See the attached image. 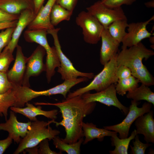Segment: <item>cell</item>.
Returning a JSON list of instances; mask_svg holds the SVG:
<instances>
[{
    "label": "cell",
    "mask_w": 154,
    "mask_h": 154,
    "mask_svg": "<svg viewBox=\"0 0 154 154\" xmlns=\"http://www.w3.org/2000/svg\"><path fill=\"white\" fill-rule=\"evenodd\" d=\"M36 105H51L56 106L60 109L62 118L58 122L54 121L56 127H63L66 132L65 142L73 143L83 137L82 124L84 118L91 114L96 106V102L87 103L82 97L79 95L70 98H66L56 103L36 102Z\"/></svg>",
    "instance_id": "1"
},
{
    "label": "cell",
    "mask_w": 154,
    "mask_h": 154,
    "mask_svg": "<svg viewBox=\"0 0 154 154\" xmlns=\"http://www.w3.org/2000/svg\"><path fill=\"white\" fill-rule=\"evenodd\" d=\"M54 121L52 119L47 122L37 119L32 121L26 135L21 139L13 154H19L27 148L37 146L45 139L50 140L58 136L60 131L52 129L50 126V124L54 123Z\"/></svg>",
    "instance_id": "2"
},
{
    "label": "cell",
    "mask_w": 154,
    "mask_h": 154,
    "mask_svg": "<svg viewBox=\"0 0 154 154\" xmlns=\"http://www.w3.org/2000/svg\"><path fill=\"white\" fill-rule=\"evenodd\" d=\"M88 80L86 78L80 77L74 80H64L62 83L53 88L40 91L34 90L28 87L18 86L16 89L17 105L19 107H24L26 103L41 96H49L60 94L66 98L67 94L71 88L81 82L87 81Z\"/></svg>",
    "instance_id": "3"
},
{
    "label": "cell",
    "mask_w": 154,
    "mask_h": 154,
    "mask_svg": "<svg viewBox=\"0 0 154 154\" xmlns=\"http://www.w3.org/2000/svg\"><path fill=\"white\" fill-rule=\"evenodd\" d=\"M117 55L104 66L102 70L94 76V79L89 84L69 92L66 98L82 95L93 90L96 92H100L106 89L112 84H116L118 80L116 74Z\"/></svg>",
    "instance_id": "4"
},
{
    "label": "cell",
    "mask_w": 154,
    "mask_h": 154,
    "mask_svg": "<svg viewBox=\"0 0 154 154\" xmlns=\"http://www.w3.org/2000/svg\"><path fill=\"white\" fill-rule=\"evenodd\" d=\"M60 28L47 30L48 34L50 35L53 39L54 46L59 59L60 66L58 68L57 72L61 75L62 80H73L78 77H85L88 79L93 78L95 76L93 73L81 72L76 70L70 60L62 52L59 42L58 33Z\"/></svg>",
    "instance_id": "5"
},
{
    "label": "cell",
    "mask_w": 154,
    "mask_h": 154,
    "mask_svg": "<svg viewBox=\"0 0 154 154\" xmlns=\"http://www.w3.org/2000/svg\"><path fill=\"white\" fill-rule=\"evenodd\" d=\"M154 54L153 51L147 48L141 42L130 47L122 49L116 57L117 65H122L132 70L139 68L144 64L142 60H147Z\"/></svg>",
    "instance_id": "6"
},
{
    "label": "cell",
    "mask_w": 154,
    "mask_h": 154,
    "mask_svg": "<svg viewBox=\"0 0 154 154\" xmlns=\"http://www.w3.org/2000/svg\"><path fill=\"white\" fill-rule=\"evenodd\" d=\"M139 104L138 102L131 100L129 111L122 121L116 125L104 126V128L118 133L120 138L128 137L132 124L138 117L150 111L152 107V104L147 102L144 103L140 108L138 107Z\"/></svg>",
    "instance_id": "7"
},
{
    "label": "cell",
    "mask_w": 154,
    "mask_h": 154,
    "mask_svg": "<svg viewBox=\"0 0 154 154\" xmlns=\"http://www.w3.org/2000/svg\"><path fill=\"white\" fill-rule=\"evenodd\" d=\"M76 22L82 28L83 38L86 42L96 44L101 39L104 27L87 11L80 12L76 18Z\"/></svg>",
    "instance_id": "8"
},
{
    "label": "cell",
    "mask_w": 154,
    "mask_h": 154,
    "mask_svg": "<svg viewBox=\"0 0 154 154\" xmlns=\"http://www.w3.org/2000/svg\"><path fill=\"white\" fill-rule=\"evenodd\" d=\"M86 9L105 28H107L114 21L127 19L121 7H110L103 4L100 0L96 2Z\"/></svg>",
    "instance_id": "9"
},
{
    "label": "cell",
    "mask_w": 154,
    "mask_h": 154,
    "mask_svg": "<svg viewBox=\"0 0 154 154\" xmlns=\"http://www.w3.org/2000/svg\"><path fill=\"white\" fill-rule=\"evenodd\" d=\"M116 84H113L106 89L94 93L89 92L82 95L87 103L98 102L108 106H113L118 108L125 115L129 111V107L124 106L119 101L116 95Z\"/></svg>",
    "instance_id": "10"
},
{
    "label": "cell",
    "mask_w": 154,
    "mask_h": 154,
    "mask_svg": "<svg viewBox=\"0 0 154 154\" xmlns=\"http://www.w3.org/2000/svg\"><path fill=\"white\" fill-rule=\"evenodd\" d=\"M154 19V16L145 21L128 24L127 32L123 39L122 49L136 45L145 38H149L152 34L147 29L148 25Z\"/></svg>",
    "instance_id": "11"
},
{
    "label": "cell",
    "mask_w": 154,
    "mask_h": 154,
    "mask_svg": "<svg viewBox=\"0 0 154 154\" xmlns=\"http://www.w3.org/2000/svg\"><path fill=\"white\" fill-rule=\"evenodd\" d=\"M46 53L45 49L39 45L31 55L27 58L22 86L29 87L30 78L37 76L46 71V64L43 62V58Z\"/></svg>",
    "instance_id": "12"
},
{
    "label": "cell",
    "mask_w": 154,
    "mask_h": 154,
    "mask_svg": "<svg viewBox=\"0 0 154 154\" xmlns=\"http://www.w3.org/2000/svg\"><path fill=\"white\" fill-rule=\"evenodd\" d=\"M15 113L11 110L10 112L9 119L5 122L0 123V130L7 132L8 136L15 143L19 144L21 139L26 135L32 121H19Z\"/></svg>",
    "instance_id": "13"
},
{
    "label": "cell",
    "mask_w": 154,
    "mask_h": 154,
    "mask_svg": "<svg viewBox=\"0 0 154 154\" xmlns=\"http://www.w3.org/2000/svg\"><path fill=\"white\" fill-rule=\"evenodd\" d=\"M47 30L44 29H27L24 34L25 40L29 42H35L42 46L45 50L46 54V62L51 63L54 62L57 55L54 46L51 47L47 38Z\"/></svg>",
    "instance_id": "14"
},
{
    "label": "cell",
    "mask_w": 154,
    "mask_h": 154,
    "mask_svg": "<svg viewBox=\"0 0 154 154\" xmlns=\"http://www.w3.org/2000/svg\"><path fill=\"white\" fill-rule=\"evenodd\" d=\"M16 56L12 68L7 72L9 81L13 86H22L25 73L27 58L24 55L21 47L18 45Z\"/></svg>",
    "instance_id": "15"
},
{
    "label": "cell",
    "mask_w": 154,
    "mask_h": 154,
    "mask_svg": "<svg viewBox=\"0 0 154 154\" xmlns=\"http://www.w3.org/2000/svg\"><path fill=\"white\" fill-rule=\"evenodd\" d=\"M101 39L100 62L104 66L117 55L120 43L110 35L107 28H104Z\"/></svg>",
    "instance_id": "16"
},
{
    "label": "cell",
    "mask_w": 154,
    "mask_h": 154,
    "mask_svg": "<svg viewBox=\"0 0 154 154\" xmlns=\"http://www.w3.org/2000/svg\"><path fill=\"white\" fill-rule=\"evenodd\" d=\"M36 15L33 9H26L21 12L15 27L11 40L5 48L13 52L15 48L18 45L19 39L23 32L34 19Z\"/></svg>",
    "instance_id": "17"
},
{
    "label": "cell",
    "mask_w": 154,
    "mask_h": 154,
    "mask_svg": "<svg viewBox=\"0 0 154 154\" xmlns=\"http://www.w3.org/2000/svg\"><path fill=\"white\" fill-rule=\"evenodd\" d=\"M56 0H48L45 5L41 7L34 19L27 26V29L47 30L54 28L51 23L50 16L51 10Z\"/></svg>",
    "instance_id": "18"
},
{
    "label": "cell",
    "mask_w": 154,
    "mask_h": 154,
    "mask_svg": "<svg viewBox=\"0 0 154 154\" xmlns=\"http://www.w3.org/2000/svg\"><path fill=\"white\" fill-rule=\"evenodd\" d=\"M153 112H149L138 117L135 121L137 134H142L147 143H154V119Z\"/></svg>",
    "instance_id": "19"
},
{
    "label": "cell",
    "mask_w": 154,
    "mask_h": 154,
    "mask_svg": "<svg viewBox=\"0 0 154 154\" xmlns=\"http://www.w3.org/2000/svg\"><path fill=\"white\" fill-rule=\"evenodd\" d=\"M25 107H11L10 108L15 113L21 114L28 118L31 121H35L37 119V116L42 115L48 118L55 120L57 118L58 111L54 109L49 111H45L42 109L40 105L36 107L29 102L26 103Z\"/></svg>",
    "instance_id": "20"
},
{
    "label": "cell",
    "mask_w": 154,
    "mask_h": 154,
    "mask_svg": "<svg viewBox=\"0 0 154 154\" xmlns=\"http://www.w3.org/2000/svg\"><path fill=\"white\" fill-rule=\"evenodd\" d=\"M84 140L83 144L85 145L94 139L97 138L100 141H102L106 136L111 137L113 135L117 133L115 131L109 130L105 128H100L92 123L83 122L82 124Z\"/></svg>",
    "instance_id": "21"
},
{
    "label": "cell",
    "mask_w": 154,
    "mask_h": 154,
    "mask_svg": "<svg viewBox=\"0 0 154 154\" xmlns=\"http://www.w3.org/2000/svg\"><path fill=\"white\" fill-rule=\"evenodd\" d=\"M34 9L32 0H0V9L13 15H19L23 11Z\"/></svg>",
    "instance_id": "22"
},
{
    "label": "cell",
    "mask_w": 154,
    "mask_h": 154,
    "mask_svg": "<svg viewBox=\"0 0 154 154\" xmlns=\"http://www.w3.org/2000/svg\"><path fill=\"white\" fill-rule=\"evenodd\" d=\"M117 133L113 135L111 140L112 146H115V149L109 151L110 154H127L128 150L130 143L134 139L137 134L135 129L131 133L130 136L126 138L121 139L117 136Z\"/></svg>",
    "instance_id": "23"
},
{
    "label": "cell",
    "mask_w": 154,
    "mask_h": 154,
    "mask_svg": "<svg viewBox=\"0 0 154 154\" xmlns=\"http://www.w3.org/2000/svg\"><path fill=\"white\" fill-rule=\"evenodd\" d=\"M126 96L127 98L136 101L145 100L154 104V92L149 86L142 84L133 90L128 92Z\"/></svg>",
    "instance_id": "24"
},
{
    "label": "cell",
    "mask_w": 154,
    "mask_h": 154,
    "mask_svg": "<svg viewBox=\"0 0 154 154\" xmlns=\"http://www.w3.org/2000/svg\"><path fill=\"white\" fill-rule=\"evenodd\" d=\"M17 100L16 92L13 87L7 92L0 94V116H3L6 121L8 109L14 106Z\"/></svg>",
    "instance_id": "25"
},
{
    "label": "cell",
    "mask_w": 154,
    "mask_h": 154,
    "mask_svg": "<svg viewBox=\"0 0 154 154\" xmlns=\"http://www.w3.org/2000/svg\"><path fill=\"white\" fill-rule=\"evenodd\" d=\"M52 140L53 145L59 150L60 152H65L68 154H80V147L84 140L82 137L75 143H68L65 142L58 136L55 137Z\"/></svg>",
    "instance_id": "26"
},
{
    "label": "cell",
    "mask_w": 154,
    "mask_h": 154,
    "mask_svg": "<svg viewBox=\"0 0 154 154\" xmlns=\"http://www.w3.org/2000/svg\"><path fill=\"white\" fill-rule=\"evenodd\" d=\"M127 19L119 20L113 22L107 28L110 35L120 43L125 35L128 27Z\"/></svg>",
    "instance_id": "27"
},
{
    "label": "cell",
    "mask_w": 154,
    "mask_h": 154,
    "mask_svg": "<svg viewBox=\"0 0 154 154\" xmlns=\"http://www.w3.org/2000/svg\"><path fill=\"white\" fill-rule=\"evenodd\" d=\"M72 13L56 3L50 14L51 23L54 27L63 21H68L70 19Z\"/></svg>",
    "instance_id": "28"
},
{
    "label": "cell",
    "mask_w": 154,
    "mask_h": 154,
    "mask_svg": "<svg viewBox=\"0 0 154 154\" xmlns=\"http://www.w3.org/2000/svg\"><path fill=\"white\" fill-rule=\"evenodd\" d=\"M139 80L133 76L125 78L118 80L116 84V93L122 96L127 92L132 91L139 86Z\"/></svg>",
    "instance_id": "29"
},
{
    "label": "cell",
    "mask_w": 154,
    "mask_h": 154,
    "mask_svg": "<svg viewBox=\"0 0 154 154\" xmlns=\"http://www.w3.org/2000/svg\"><path fill=\"white\" fill-rule=\"evenodd\" d=\"M132 75L140 82L147 86L154 84V78L144 65L142 67L131 71Z\"/></svg>",
    "instance_id": "30"
},
{
    "label": "cell",
    "mask_w": 154,
    "mask_h": 154,
    "mask_svg": "<svg viewBox=\"0 0 154 154\" xmlns=\"http://www.w3.org/2000/svg\"><path fill=\"white\" fill-rule=\"evenodd\" d=\"M12 52L4 48L0 53V72H7L11 62L14 60Z\"/></svg>",
    "instance_id": "31"
},
{
    "label": "cell",
    "mask_w": 154,
    "mask_h": 154,
    "mask_svg": "<svg viewBox=\"0 0 154 154\" xmlns=\"http://www.w3.org/2000/svg\"><path fill=\"white\" fill-rule=\"evenodd\" d=\"M134 139L133 146L130 145L131 154H144L147 149L151 145L149 143H145L142 142L140 140L138 134L136 135Z\"/></svg>",
    "instance_id": "32"
},
{
    "label": "cell",
    "mask_w": 154,
    "mask_h": 154,
    "mask_svg": "<svg viewBox=\"0 0 154 154\" xmlns=\"http://www.w3.org/2000/svg\"><path fill=\"white\" fill-rule=\"evenodd\" d=\"M15 27H9L0 32V53L11 41Z\"/></svg>",
    "instance_id": "33"
},
{
    "label": "cell",
    "mask_w": 154,
    "mask_h": 154,
    "mask_svg": "<svg viewBox=\"0 0 154 154\" xmlns=\"http://www.w3.org/2000/svg\"><path fill=\"white\" fill-rule=\"evenodd\" d=\"M101 2L106 6L112 8L121 7L123 5H131L136 0H101Z\"/></svg>",
    "instance_id": "34"
},
{
    "label": "cell",
    "mask_w": 154,
    "mask_h": 154,
    "mask_svg": "<svg viewBox=\"0 0 154 154\" xmlns=\"http://www.w3.org/2000/svg\"><path fill=\"white\" fill-rule=\"evenodd\" d=\"M13 87L8 80L7 72H0V94L5 93Z\"/></svg>",
    "instance_id": "35"
},
{
    "label": "cell",
    "mask_w": 154,
    "mask_h": 154,
    "mask_svg": "<svg viewBox=\"0 0 154 154\" xmlns=\"http://www.w3.org/2000/svg\"><path fill=\"white\" fill-rule=\"evenodd\" d=\"M49 140L45 139L39 144L38 146V154H61L60 152H57L50 149L48 142Z\"/></svg>",
    "instance_id": "36"
},
{
    "label": "cell",
    "mask_w": 154,
    "mask_h": 154,
    "mask_svg": "<svg viewBox=\"0 0 154 154\" xmlns=\"http://www.w3.org/2000/svg\"><path fill=\"white\" fill-rule=\"evenodd\" d=\"M116 74L118 80L127 78L132 76L130 69L122 65H117Z\"/></svg>",
    "instance_id": "37"
},
{
    "label": "cell",
    "mask_w": 154,
    "mask_h": 154,
    "mask_svg": "<svg viewBox=\"0 0 154 154\" xmlns=\"http://www.w3.org/2000/svg\"><path fill=\"white\" fill-rule=\"evenodd\" d=\"M78 0H56V3L66 9L73 12Z\"/></svg>",
    "instance_id": "38"
},
{
    "label": "cell",
    "mask_w": 154,
    "mask_h": 154,
    "mask_svg": "<svg viewBox=\"0 0 154 154\" xmlns=\"http://www.w3.org/2000/svg\"><path fill=\"white\" fill-rule=\"evenodd\" d=\"M19 15L10 14L0 9V23L11 22L17 20Z\"/></svg>",
    "instance_id": "39"
},
{
    "label": "cell",
    "mask_w": 154,
    "mask_h": 154,
    "mask_svg": "<svg viewBox=\"0 0 154 154\" xmlns=\"http://www.w3.org/2000/svg\"><path fill=\"white\" fill-rule=\"evenodd\" d=\"M13 140L8 136L6 139L0 140V154L4 153L11 144Z\"/></svg>",
    "instance_id": "40"
},
{
    "label": "cell",
    "mask_w": 154,
    "mask_h": 154,
    "mask_svg": "<svg viewBox=\"0 0 154 154\" xmlns=\"http://www.w3.org/2000/svg\"><path fill=\"white\" fill-rule=\"evenodd\" d=\"M45 0H32L34 6V11L36 15L41 7L43 5Z\"/></svg>",
    "instance_id": "41"
},
{
    "label": "cell",
    "mask_w": 154,
    "mask_h": 154,
    "mask_svg": "<svg viewBox=\"0 0 154 154\" xmlns=\"http://www.w3.org/2000/svg\"><path fill=\"white\" fill-rule=\"evenodd\" d=\"M17 20L11 22L0 23V30L15 27Z\"/></svg>",
    "instance_id": "42"
},
{
    "label": "cell",
    "mask_w": 154,
    "mask_h": 154,
    "mask_svg": "<svg viewBox=\"0 0 154 154\" xmlns=\"http://www.w3.org/2000/svg\"><path fill=\"white\" fill-rule=\"evenodd\" d=\"M38 147L37 146L27 148L25 149L23 151L27 152L29 154H38Z\"/></svg>",
    "instance_id": "43"
},
{
    "label": "cell",
    "mask_w": 154,
    "mask_h": 154,
    "mask_svg": "<svg viewBox=\"0 0 154 154\" xmlns=\"http://www.w3.org/2000/svg\"><path fill=\"white\" fill-rule=\"evenodd\" d=\"M145 6L149 8L154 7V0H151L144 3Z\"/></svg>",
    "instance_id": "44"
},
{
    "label": "cell",
    "mask_w": 154,
    "mask_h": 154,
    "mask_svg": "<svg viewBox=\"0 0 154 154\" xmlns=\"http://www.w3.org/2000/svg\"><path fill=\"white\" fill-rule=\"evenodd\" d=\"M149 40L150 42L152 44H154V37H151V36L149 38Z\"/></svg>",
    "instance_id": "45"
}]
</instances>
